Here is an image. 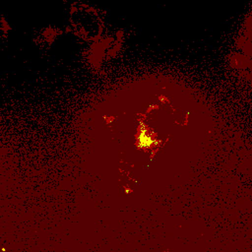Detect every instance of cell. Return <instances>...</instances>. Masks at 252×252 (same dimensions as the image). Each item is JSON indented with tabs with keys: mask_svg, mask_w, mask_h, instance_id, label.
I'll return each mask as SVG.
<instances>
[{
	"mask_svg": "<svg viewBox=\"0 0 252 252\" xmlns=\"http://www.w3.org/2000/svg\"><path fill=\"white\" fill-rule=\"evenodd\" d=\"M138 142H139V146L141 148H149L153 144V140H152L151 136L148 135V133L145 130H142L140 132Z\"/></svg>",
	"mask_w": 252,
	"mask_h": 252,
	"instance_id": "1",
	"label": "cell"
}]
</instances>
